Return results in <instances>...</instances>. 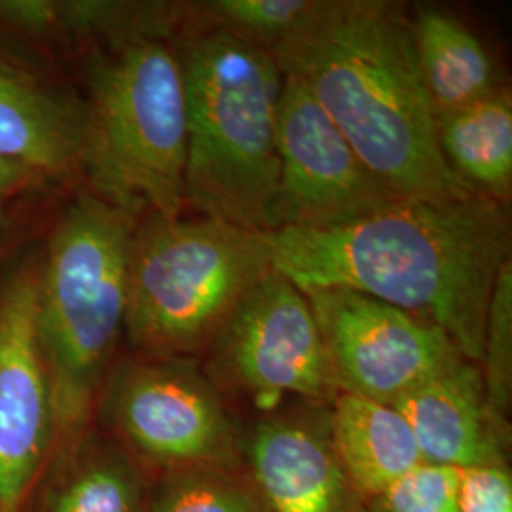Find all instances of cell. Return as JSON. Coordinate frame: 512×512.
<instances>
[{
  "label": "cell",
  "instance_id": "15",
  "mask_svg": "<svg viewBox=\"0 0 512 512\" xmlns=\"http://www.w3.org/2000/svg\"><path fill=\"white\" fill-rule=\"evenodd\" d=\"M148 492L147 471L92 427L50 459L29 512H147Z\"/></svg>",
  "mask_w": 512,
  "mask_h": 512
},
{
  "label": "cell",
  "instance_id": "23",
  "mask_svg": "<svg viewBox=\"0 0 512 512\" xmlns=\"http://www.w3.org/2000/svg\"><path fill=\"white\" fill-rule=\"evenodd\" d=\"M459 512H512V476L507 463L458 469Z\"/></svg>",
  "mask_w": 512,
  "mask_h": 512
},
{
  "label": "cell",
  "instance_id": "16",
  "mask_svg": "<svg viewBox=\"0 0 512 512\" xmlns=\"http://www.w3.org/2000/svg\"><path fill=\"white\" fill-rule=\"evenodd\" d=\"M329 427L336 456L365 503L425 463L408 421L393 404L340 393L329 406Z\"/></svg>",
  "mask_w": 512,
  "mask_h": 512
},
{
  "label": "cell",
  "instance_id": "2",
  "mask_svg": "<svg viewBox=\"0 0 512 512\" xmlns=\"http://www.w3.org/2000/svg\"><path fill=\"white\" fill-rule=\"evenodd\" d=\"M397 198L473 194L446 164L437 112L421 80L410 18L387 0H313L270 50Z\"/></svg>",
  "mask_w": 512,
  "mask_h": 512
},
{
  "label": "cell",
  "instance_id": "1",
  "mask_svg": "<svg viewBox=\"0 0 512 512\" xmlns=\"http://www.w3.org/2000/svg\"><path fill=\"white\" fill-rule=\"evenodd\" d=\"M274 270L304 294L348 289L433 325L471 363L482 361L495 279L511 262L507 203L469 194L401 198L323 230H277Z\"/></svg>",
  "mask_w": 512,
  "mask_h": 512
},
{
  "label": "cell",
  "instance_id": "24",
  "mask_svg": "<svg viewBox=\"0 0 512 512\" xmlns=\"http://www.w3.org/2000/svg\"><path fill=\"white\" fill-rule=\"evenodd\" d=\"M35 175L14 167V165L0 162V200H8L10 196L18 194L19 190H25L29 186L38 183Z\"/></svg>",
  "mask_w": 512,
  "mask_h": 512
},
{
  "label": "cell",
  "instance_id": "5",
  "mask_svg": "<svg viewBox=\"0 0 512 512\" xmlns=\"http://www.w3.org/2000/svg\"><path fill=\"white\" fill-rule=\"evenodd\" d=\"M80 173L135 222L181 217L188 107L179 52L162 37L112 44L88 69Z\"/></svg>",
  "mask_w": 512,
  "mask_h": 512
},
{
  "label": "cell",
  "instance_id": "11",
  "mask_svg": "<svg viewBox=\"0 0 512 512\" xmlns=\"http://www.w3.org/2000/svg\"><path fill=\"white\" fill-rule=\"evenodd\" d=\"M38 264L0 287V512H29L54 450V416L37 338Z\"/></svg>",
  "mask_w": 512,
  "mask_h": 512
},
{
  "label": "cell",
  "instance_id": "4",
  "mask_svg": "<svg viewBox=\"0 0 512 512\" xmlns=\"http://www.w3.org/2000/svg\"><path fill=\"white\" fill-rule=\"evenodd\" d=\"M186 205L207 219L274 234L283 73L268 50L222 31L186 38Z\"/></svg>",
  "mask_w": 512,
  "mask_h": 512
},
{
  "label": "cell",
  "instance_id": "6",
  "mask_svg": "<svg viewBox=\"0 0 512 512\" xmlns=\"http://www.w3.org/2000/svg\"><path fill=\"white\" fill-rule=\"evenodd\" d=\"M272 234L207 217L135 224L124 334L139 355L209 348L241 300L274 270Z\"/></svg>",
  "mask_w": 512,
  "mask_h": 512
},
{
  "label": "cell",
  "instance_id": "3",
  "mask_svg": "<svg viewBox=\"0 0 512 512\" xmlns=\"http://www.w3.org/2000/svg\"><path fill=\"white\" fill-rule=\"evenodd\" d=\"M135 220L80 196L38 264L37 338L54 416L52 458L82 439L124 336Z\"/></svg>",
  "mask_w": 512,
  "mask_h": 512
},
{
  "label": "cell",
  "instance_id": "9",
  "mask_svg": "<svg viewBox=\"0 0 512 512\" xmlns=\"http://www.w3.org/2000/svg\"><path fill=\"white\" fill-rule=\"evenodd\" d=\"M277 156L275 232L344 226L401 200L378 183L313 95L285 74Z\"/></svg>",
  "mask_w": 512,
  "mask_h": 512
},
{
  "label": "cell",
  "instance_id": "18",
  "mask_svg": "<svg viewBox=\"0 0 512 512\" xmlns=\"http://www.w3.org/2000/svg\"><path fill=\"white\" fill-rule=\"evenodd\" d=\"M437 137L452 173L473 194L509 203L512 194V95L509 86L437 114Z\"/></svg>",
  "mask_w": 512,
  "mask_h": 512
},
{
  "label": "cell",
  "instance_id": "21",
  "mask_svg": "<svg viewBox=\"0 0 512 512\" xmlns=\"http://www.w3.org/2000/svg\"><path fill=\"white\" fill-rule=\"evenodd\" d=\"M484 391L495 418L509 427L512 393V262L495 279L484 327Z\"/></svg>",
  "mask_w": 512,
  "mask_h": 512
},
{
  "label": "cell",
  "instance_id": "12",
  "mask_svg": "<svg viewBox=\"0 0 512 512\" xmlns=\"http://www.w3.org/2000/svg\"><path fill=\"white\" fill-rule=\"evenodd\" d=\"M247 463L266 512H366L336 456L329 410L311 406L260 421Z\"/></svg>",
  "mask_w": 512,
  "mask_h": 512
},
{
  "label": "cell",
  "instance_id": "10",
  "mask_svg": "<svg viewBox=\"0 0 512 512\" xmlns=\"http://www.w3.org/2000/svg\"><path fill=\"white\" fill-rule=\"evenodd\" d=\"M306 296L340 393L395 404L465 359L439 329L372 296L348 289H323Z\"/></svg>",
  "mask_w": 512,
  "mask_h": 512
},
{
  "label": "cell",
  "instance_id": "14",
  "mask_svg": "<svg viewBox=\"0 0 512 512\" xmlns=\"http://www.w3.org/2000/svg\"><path fill=\"white\" fill-rule=\"evenodd\" d=\"M82 103L48 90L0 57V162L37 179L80 171Z\"/></svg>",
  "mask_w": 512,
  "mask_h": 512
},
{
  "label": "cell",
  "instance_id": "22",
  "mask_svg": "<svg viewBox=\"0 0 512 512\" xmlns=\"http://www.w3.org/2000/svg\"><path fill=\"white\" fill-rule=\"evenodd\" d=\"M366 512H459L458 469L423 463L370 499Z\"/></svg>",
  "mask_w": 512,
  "mask_h": 512
},
{
  "label": "cell",
  "instance_id": "8",
  "mask_svg": "<svg viewBox=\"0 0 512 512\" xmlns=\"http://www.w3.org/2000/svg\"><path fill=\"white\" fill-rule=\"evenodd\" d=\"M211 349L207 378L258 403L332 404L340 385L308 296L272 270L247 294Z\"/></svg>",
  "mask_w": 512,
  "mask_h": 512
},
{
  "label": "cell",
  "instance_id": "19",
  "mask_svg": "<svg viewBox=\"0 0 512 512\" xmlns=\"http://www.w3.org/2000/svg\"><path fill=\"white\" fill-rule=\"evenodd\" d=\"M147 512H266V507L239 469L190 467L156 475Z\"/></svg>",
  "mask_w": 512,
  "mask_h": 512
},
{
  "label": "cell",
  "instance_id": "13",
  "mask_svg": "<svg viewBox=\"0 0 512 512\" xmlns=\"http://www.w3.org/2000/svg\"><path fill=\"white\" fill-rule=\"evenodd\" d=\"M393 406L408 421L427 465L469 469L507 463L509 427L490 410L476 363L459 359Z\"/></svg>",
  "mask_w": 512,
  "mask_h": 512
},
{
  "label": "cell",
  "instance_id": "7",
  "mask_svg": "<svg viewBox=\"0 0 512 512\" xmlns=\"http://www.w3.org/2000/svg\"><path fill=\"white\" fill-rule=\"evenodd\" d=\"M95 416L145 471L239 469L232 416L217 385L188 357L139 355L114 363Z\"/></svg>",
  "mask_w": 512,
  "mask_h": 512
},
{
  "label": "cell",
  "instance_id": "17",
  "mask_svg": "<svg viewBox=\"0 0 512 512\" xmlns=\"http://www.w3.org/2000/svg\"><path fill=\"white\" fill-rule=\"evenodd\" d=\"M410 27L421 80L437 114L473 105L505 86L494 55L461 19L420 8Z\"/></svg>",
  "mask_w": 512,
  "mask_h": 512
},
{
  "label": "cell",
  "instance_id": "20",
  "mask_svg": "<svg viewBox=\"0 0 512 512\" xmlns=\"http://www.w3.org/2000/svg\"><path fill=\"white\" fill-rule=\"evenodd\" d=\"M313 0H211L200 4V14L211 31H222L272 50L308 14Z\"/></svg>",
  "mask_w": 512,
  "mask_h": 512
},
{
  "label": "cell",
  "instance_id": "25",
  "mask_svg": "<svg viewBox=\"0 0 512 512\" xmlns=\"http://www.w3.org/2000/svg\"><path fill=\"white\" fill-rule=\"evenodd\" d=\"M4 203H6V200H0V232H2V226H4Z\"/></svg>",
  "mask_w": 512,
  "mask_h": 512
}]
</instances>
